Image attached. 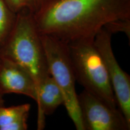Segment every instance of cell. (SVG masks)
I'll use <instances>...</instances> for the list:
<instances>
[{
    "instance_id": "cell-1",
    "label": "cell",
    "mask_w": 130,
    "mask_h": 130,
    "mask_svg": "<svg viewBox=\"0 0 130 130\" xmlns=\"http://www.w3.org/2000/svg\"><path fill=\"white\" fill-rule=\"evenodd\" d=\"M34 17L40 35L68 43L95 37L113 21L130 19V0H48Z\"/></svg>"
},
{
    "instance_id": "cell-2",
    "label": "cell",
    "mask_w": 130,
    "mask_h": 130,
    "mask_svg": "<svg viewBox=\"0 0 130 130\" xmlns=\"http://www.w3.org/2000/svg\"><path fill=\"white\" fill-rule=\"evenodd\" d=\"M0 57L15 62L33 78L37 87L50 75L34 14L23 10L18 13L15 24L7 40L0 48Z\"/></svg>"
},
{
    "instance_id": "cell-3",
    "label": "cell",
    "mask_w": 130,
    "mask_h": 130,
    "mask_svg": "<svg viewBox=\"0 0 130 130\" xmlns=\"http://www.w3.org/2000/svg\"><path fill=\"white\" fill-rule=\"evenodd\" d=\"M76 81L86 90L110 105L118 107L105 65L95 44V37L68 43Z\"/></svg>"
},
{
    "instance_id": "cell-4",
    "label": "cell",
    "mask_w": 130,
    "mask_h": 130,
    "mask_svg": "<svg viewBox=\"0 0 130 130\" xmlns=\"http://www.w3.org/2000/svg\"><path fill=\"white\" fill-rule=\"evenodd\" d=\"M51 76L61 89L64 105L77 130H84L75 89V77L68 51V43L56 37L41 35Z\"/></svg>"
},
{
    "instance_id": "cell-5",
    "label": "cell",
    "mask_w": 130,
    "mask_h": 130,
    "mask_svg": "<svg viewBox=\"0 0 130 130\" xmlns=\"http://www.w3.org/2000/svg\"><path fill=\"white\" fill-rule=\"evenodd\" d=\"M78 101L84 130H129L130 124L118 107L83 90Z\"/></svg>"
},
{
    "instance_id": "cell-6",
    "label": "cell",
    "mask_w": 130,
    "mask_h": 130,
    "mask_svg": "<svg viewBox=\"0 0 130 130\" xmlns=\"http://www.w3.org/2000/svg\"><path fill=\"white\" fill-rule=\"evenodd\" d=\"M112 34L102 28L95 36V44L104 61L118 107L130 124V76L121 68L111 46Z\"/></svg>"
},
{
    "instance_id": "cell-7",
    "label": "cell",
    "mask_w": 130,
    "mask_h": 130,
    "mask_svg": "<svg viewBox=\"0 0 130 130\" xmlns=\"http://www.w3.org/2000/svg\"><path fill=\"white\" fill-rule=\"evenodd\" d=\"M16 93L31 98L37 102V86L33 78L20 65L0 57V106L6 94Z\"/></svg>"
},
{
    "instance_id": "cell-8",
    "label": "cell",
    "mask_w": 130,
    "mask_h": 130,
    "mask_svg": "<svg viewBox=\"0 0 130 130\" xmlns=\"http://www.w3.org/2000/svg\"><path fill=\"white\" fill-rule=\"evenodd\" d=\"M37 129H43L46 116L53 114L61 105L64 97L61 89L51 75L43 79L37 87Z\"/></svg>"
},
{
    "instance_id": "cell-9",
    "label": "cell",
    "mask_w": 130,
    "mask_h": 130,
    "mask_svg": "<svg viewBox=\"0 0 130 130\" xmlns=\"http://www.w3.org/2000/svg\"><path fill=\"white\" fill-rule=\"evenodd\" d=\"M31 105L0 106V130H27Z\"/></svg>"
},
{
    "instance_id": "cell-10",
    "label": "cell",
    "mask_w": 130,
    "mask_h": 130,
    "mask_svg": "<svg viewBox=\"0 0 130 130\" xmlns=\"http://www.w3.org/2000/svg\"><path fill=\"white\" fill-rule=\"evenodd\" d=\"M16 18L17 13L10 9L4 0H0V48L10 35Z\"/></svg>"
},
{
    "instance_id": "cell-11",
    "label": "cell",
    "mask_w": 130,
    "mask_h": 130,
    "mask_svg": "<svg viewBox=\"0 0 130 130\" xmlns=\"http://www.w3.org/2000/svg\"><path fill=\"white\" fill-rule=\"evenodd\" d=\"M7 6L14 13L23 10L28 11L34 14L43 7L48 0H4Z\"/></svg>"
},
{
    "instance_id": "cell-12",
    "label": "cell",
    "mask_w": 130,
    "mask_h": 130,
    "mask_svg": "<svg viewBox=\"0 0 130 130\" xmlns=\"http://www.w3.org/2000/svg\"><path fill=\"white\" fill-rule=\"evenodd\" d=\"M113 35L118 32H124L129 39L130 36V19H119L107 24L104 27Z\"/></svg>"
}]
</instances>
